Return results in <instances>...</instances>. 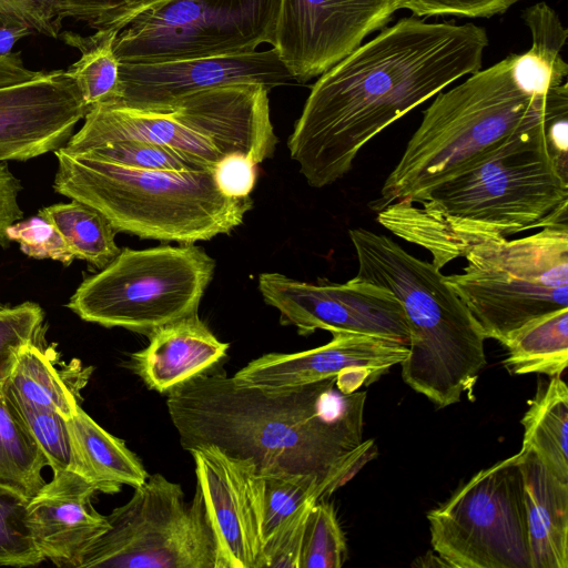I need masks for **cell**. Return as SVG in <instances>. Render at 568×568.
<instances>
[{"label": "cell", "mask_w": 568, "mask_h": 568, "mask_svg": "<svg viewBox=\"0 0 568 568\" xmlns=\"http://www.w3.org/2000/svg\"><path fill=\"white\" fill-rule=\"evenodd\" d=\"M544 113L447 180L384 206L378 223L440 270L479 244L568 222V181L549 154Z\"/></svg>", "instance_id": "3957f363"}, {"label": "cell", "mask_w": 568, "mask_h": 568, "mask_svg": "<svg viewBox=\"0 0 568 568\" xmlns=\"http://www.w3.org/2000/svg\"><path fill=\"white\" fill-rule=\"evenodd\" d=\"M281 0H168L122 29L114 53L123 63L245 54L273 47Z\"/></svg>", "instance_id": "7c38bea8"}, {"label": "cell", "mask_w": 568, "mask_h": 568, "mask_svg": "<svg viewBox=\"0 0 568 568\" xmlns=\"http://www.w3.org/2000/svg\"><path fill=\"white\" fill-rule=\"evenodd\" d=\"M520 0H403L400 9L417 17L453 14L468 18H490L506 12Z\"/></svg>", "instance_id": "60d3db41"}, {"label": "cell", "mask_w": 568, "mask_h": 568, "mask_svg": "<svg viewBox=\"0 0 568 568\" xmlns=\"http://www.w3.org/2000/svg\"><path fill=\"white\" fill-rule=\"evenodd\" d=\"M544 129L549 154L559 174L568 181V84L566 81L549 89L545 95Z\"/></svg>", "instance_id": "f35d334b"}, {"label": "cell", "mask_w": 568, "mask_h": 568, "mask_svg": "<svg viewBox=\"0 0 568 568\" xmlns=\"http://www.w3.org/2000/svg\"><path fill=\"white\" fill-rule=\"evenodd\" d=\"M505 347L503 364L511 375H561L568 364V310L530 322Z\"/></svg>", "instance_id": "484cf974"}, {"label": "cell", "mask_w": 568, "mask_h": 568, "mask_svg": "<svg viewBox=\"0 0 568 568\" xmlns=\"http://www.w3.org/2000/svg\"><path fill=\"white\" fill-rule=\"evenodd\" d=\"M3 384L10 400L43 452L53 474L72 471L84 478L68 419L54 410L27 402L6 382Z\"/></svg>", "instance_id": "f546056e"}, {"label": "cell", "mask_w": 568, "mask_h": 568, "mask_svg": "<svg viewBox=\"0 0 568 568\" xmlns=\"http://www.w3.org/2000/svg\"><path fill=\"white\" fill-rule=\"evenodd\" d=\"M0 26H27L57 39L61 20L55 14L54 0H0Z\"/></svg>", "instance_id": "ab89813d"}, {"label": "cell", "mask_w": 568, "mask_h": 568, "mask_svg": "<svg viewBox=\"0 0 568 568\" xmlns=\"http://www.w3.org/2000/svg\"><path fill=\"white\" fill-rule=\"evenodd\" d=\"M358 262L356 278L388 288L400 302L409 328L404 382L438 407L471 392L486 365L484 336L470 312L432 263L386 235L349 230Z\"/></svg>", "instance_id": "277c9868"}, {"label": "cell", "mask_w": 568, "mask_h": 568, "mask_svg": "<svg viewBox=\"0 0 568 568\" xmlns=\"http://www.w3.org/2000/svg\"><path fill=\"white\" fill-rule=\"evenodd\" d=\"M43 320V310L32 302L0 308V383L11 376L20 352L37 342Z\"/></svg>", "instance_id": "d590c367"}, {"label": "cell", "mask_w": 568, "mask_h": 568, "mask_svg": "<svg viewBox=\"0 0 568 568\" xmlns=\"http://www.w3.org/2000/svg\"><path fill=\"white\" fill-rule=\"evenodd\" d=\"M335 384L266 390L209 371L170 392L166 407L183 449L219 447L261 476H314L331 495L376 455L363 442L366 393L338 396Z\"/></svg>", "instance_id": "7a4b0ae2"}, {"label": "cell", "mask_w": 568, "mask_h": 568, "mask_svg": "<svg viewBox=\"0 0 568 568\" xmlns=\"http://www.w3.org/2000/svg\"><path fill=\"white\" fill-rule=\"evenodd\" d=\"M97 487L77 473L53 474L28 503V523L43 555L60 567H75L88 546L108 527L92 505Z\"/></svg>", "instance_id": "d6986e66"}, {"label": "cell", "mask_w": 568, "mask_h": 568, "mask_svg": "<svg viewBox=\"0 0 568 568\" xmlns=\"http://www.w3.org/2000/svg\"><path fill=\"white\" fill-rule=\"evenodd\" d=\"M32 32L27 26H0V55L11 54L14 43Z\"/></svg>", "instance_id": "f6af8a7d"}, {"label": "cell", "mask_w": 568, "mask_h": 568, "mask_svg": "<svg viewBox=\"0 0 568 568\" xmlns=\"http://www.w3.org/2000/svg\"><path fill=\"white\" fill-rule=\"evenodd\" d=\"M168 0H54L59 20L71 18L97 30L121 31L136 17Z\"/></svg>", "instance_id": "e575fe53"}, {"label": "cell", "mask_w": 568, "mask_h": 568, "mask_svg": "<svg viewBox=\"0 0 568 568\" xmlns=\"http://www.w3.org/2000/svg\"><path fill=\"white\" fill-rule=\"evenodd\" d=\"M268 92L263 85L242 83L193 92L156 108L99 104L88 111L63 149L81 153L133 140L176 150L211 169L233 153L260 164L273 156L278 142Z\"/></svg>", "instance_id": "52a82bcc"}, {"label": "cell", "mask_w": 568, "mask_h": 568, "mask_svg": "<svg viewBox=\"0 0 568 568\" xmlns=\"http://www.w3.org/2000/svg\"><path fill=\"white\" fill-rule=\"evenodd\" d=\"M264 302L282 325L307 336L317 329L381 336L408 344L409 328L398 298L386 287L353 277L346 283L302 282L275 272L258 275Z\"/></svg>", "instance_id": "4fadbf2b"}, {"label": "cell", "mask_w": 568, "mask_h": 568, "mask_svg": "<svg viewBox=\"0 0 568 568\" xmlns=\"http://www.w3.org/2000/svg\"><path fill=\"white\" fill-rule=\"evenodd\" d=\"M1 307H2V306L0 305V308H1Z\"/></svg>", "instance_id": "bcb514c9"}, {"label": "cell", "mask_w": 568, "mask_h": 568, "mask_svg": "<svg viewBox=\"0 0 568 568\" xmlns=\"http://www.w3.org/2000/svg\"><path fill=\"white\" fill-rule=\"evenodd\" d=\"M215 270L200 246L123 248L79 285L67 306L85 322L150 336L196 314Z\"/></svg>", "instance_id": "9c48e42d"}, {"label": "cell", "mask_w": 568, "mask_h": 568, "mask_svg": "<svg viewBox=\"0 0 568 568\" xmlns=\"http://www.w3.org/2000/svg\"><path fill=\"white\" fill-rule=\"evenodd\" d=\"M427 519L447 567L531 568L519 454L479 470Z\"/></svg>", "instance_id": "8fae6325"}, {"label": "cell", "mask_w": 568, "mask_h": 568, "mask_svg": "<svg viewBox=\"0 0 568 568\" xmlns=\"http://www.w3.org/2000/svg\"><path fill=\"white\" fill-rule=\"evenodd\" d=\"M57 193L103 214L116 232L145 240L194 244L240 226L253 200L229 197L212 170L173 172L108 162L87 154L54 151Z\"/></svg>", "instance_id": "5b68a950"}, {"label": "cell", "mask_w": 568, "mask_h": 568, "mask_svg": "<svg viewBox=\"0 0 568 568\" xmlns=\"http://www.w3.org/2000/svg\"><path fill=\"white\" fill-rule=\"evenodd\" d=\"M118 33L116 30H97L87 37L72 31L59 33L65 44L81 53L65 72L90 109L116 103L120 99V62L114 53Z\"/></svg>", "instance_id": "4316f807"}, {"label": "cell", "mask_w": 568, "mask_h": 568, "mask_svg": "<svg viewBox=\"0 0 568 568\" xmlns=\"http://www.w3.org/2000/svg\"><path fill=\"white\" fill-rule=\"evenodd\" d=\"M6 383L23 399L54 410L69 419L80 406L78 390L85 379H69L53 365L48 354L32 342L19 354Z\"/></svg>", "instance_id": "83f0119b"}, {"label": "cell", "mask_w": 568, "mask_h": 568, "mask_svg": "<svg viewBox=\"0 0 568 568\" xmlns=\"http://www.w3.org/2000/svg\"><path fill=\"white\" fill-rule=\"evenodd\" d=\"M84 478L98 491L116 493L122 485L141 486L149 477L124 442L103 429L79 406L68 419Z\"/></svg>", "instance_id": "7402d4cb"}, {"label": "cell", "mask_w": 568, "mask_h": 568, "mask_svg": "<svg viewBox=\"0 0 568 568\" xmlns=\"http://www.w3.org/2000/svg\"><path fill=\"white\" fill-rule=\"evenodd\" d=\"M42 71L28 69L19 53L0 55V88L21 83L39 77Z\"/></svg>", "instance_id": "ee69618b"}, {"label": "cell", "mask_w": 568, "mask_h": 568, "mask_svg": "<svg viewBox=\"0 0 568 568\" xmlns=\"http://www.w3.org/2000/svg\"><path fill=\"white\" fill-rule=\"evenodd\" d=\"M263 477V538L265 541L311 497L329 496L327 487L310 475Z\"/></svg>", "instance_id": "4dcf8cb0"}, {"label": "cell", "mask_w": 568, "mask_h": 568, "mask_svg": "<svg viewBox=\"0 0 568 568\" xmlns=\"http://www.w3.org/2000/svg\"><path fill=\"white\" fill-rule=\"evenodd\" d=\"M8 241H16L20 250L33 258H51L64 265L75 260L61 233L41 215L14 222L6 230Z\"/></svg>", "instance_id": "8d00e7d4"}, {"label": "cell", "mask_w": 568, "mask_h": 568, "mask_svg": "<svg viewBox=\"0 0 568 568\" xmlns=\"http://www.w3.org/2000/svg\"><path fill=\"white\" fill-rule=\"evenodd\" d=\"M521 424L519 452L532 453L554 475L568 483V387L560 375L539 383Z\"/></svg>", "instance_id": "603a6c76"}, {"label": "cell", "mask_w": 568, "mask_h": 568, "mask_svg": "<svg viewBox=\"0 0 568 568\" xmlns=\"http://www.w3.org/2000/svg\"><path fill=\"white\" fill-rule=\"evenodd\" d=\"M214 537L216 568H256L264 546L263 477L215 446L189 450Z\"/></svg>", "instance_id": "9a60e30c"}, {"label": "cell", "mask_w": 568, "mask_h": 568, "mask_svg": "<svg viewBox=\"0 0 568 568\" xmlns=\"http://www.w3.org/2000/svg\"><path fill=\"white\" fill-rule=\"evenodd\" d=\"M74 154H87L136 169L173 172L212 170L201 161L176 150L133 140L108 142Z\"/></svg>", "instance_id": "836d02e7"}, {"label": "cell", "mask_w": 568, "mask_h": 568, "mask_svg": "<svg viewBox=\"0 0 568 568\" xmlns=\"http://www.w3.org/2000/svg\"><path fill=\"white\" fill-rule=\"evenodd\" d=\"M256 165L241 153L225 155L212 169L214 183L225 196H250L256 183Z\"/></svg>", "instance_id": "b9f144b4"}, {"label": "cell", "mask_w": 568, "mask_h": 568, "mask_svg": "<svg viewBox=\"0 0 568 568\" xmlns=\"http://www.w3.org/2000/svg\"><path fill=\"white\" fill-rule=\"evenodd\" d=\"M487 45L474 23L404 18L321 74L287 142L307 184L342 179L375 135L480 70Z\"/></svg>", "instance_id": "6da1fadb"}, {"label": "cell", "mask_w": 568, "mask_h": 568, "mask_svg": "<svg viewBox=\"0 0 568 568\" xmlns=\"http://www.w3.org/2000/svg\"><path fill=\"white\" fill-rule=\"evenodd\" d=\"M4 383V382H3ZM0 383V486L28 500L44 486L48 460Z\"/></svg>", "instance_id": "d4e9b609"}, {"label": "cell", "mask_w": 568, "mask_h": 568, "mask_svg": "<svg viewBox=\"0 0 568 568\" xmlns=\"http://www.w3.org/2000/svg\"><path fill=\"white\" fill-rule=\"evenodd\" d=\"M523 19L531 33L532 44L527 52L515 54L513 75L521 90L542 95L562 84L568 74V64L560 53L568 30L546 2L528 7Z\"/></svg>", "instance_id": "cb8c5ba5"}, {"label": "cell", "mask_w": 568, "mask_h": 568, "mask_svg": "<svg viewBox=\"0 0 568 568\" xmlns=\"http://www.w3.org/2000/svg\"><path fill=\"white\" fill-rule=\"evenodd\" d=\"M29 500L0 486V566L27 567L45 560L28 523Z\"/></svg>", "instance_id": "1f68e13d"}, {"label": "cell", "mask_w": 568, "mask_h": 568, "mask_svg": "<svg viewBox=\"0 0 568 568\" xmlns=\"http://www.w3.org/2000/svg\"><path fill=\"white\" fill-rule=\"evenodd\" d=\"M320 500L311 497L265 541L256 568H300L308 514Z\"/></svg>", "instance_id": "74e56055"}, {"label": "cell", "mask_w": 568, "mask_h": 568, "mask_svg": "<svg viewBox=\"0 0 568 568\" xmlns=\"http://www.w3.org/2000/svg\"><path fill=\"white\" fill-rule=\"evenodd\" d=\"M531 568H568V483L532 453H518Z\"/></svg>", "instance_id": "44dd1931"}, {"label": "cell", "mask_w": 568, "mask_h": 568, "mask_svg": "<svg viewBox=\"0 0 568 568\" xmlns=\"http://www.w3.org/2000/svg\"><path fill=\"white\" fill-rule=\"evenodd\" d=\"M20 190L19 180L6 164L0 163V245L8 242L7 227L23 215L18 202Z\"/></svg>", "instance_id": "7bdbcfd3"}, {"label": "cell", "mask_w": 568, "mask_h": 568, "mask_svg": "<svg viewBox=\"0 0 568 568\" xmlns=\"http://www.w3.org/2000/svg\"><path fill=\"white\" fill-rule=\"evenodd\" d=\"M346 554L345 535L333 504L317 500L308 514L300 568H339Z\"/></svg>", "instance_id": "d6a6232c"}, {"label": "cell", "mask_w": 568, "mask_h": 568, "mask_svg": "<svg viewBox=\"0 0 568 568\" xmlns=\"http://www.w3.org/2000/svg\"><path fill=\"white\" fill-rule=\"evenodd\" d=\"M108 529L77 568H216L214 537L200 491L187 503L182 487L149 475L129 501L106 515Z\"/></svg>", "instance_id": "30bf717a"}, {"label": "cell", "mask_w": 568, "mask_h": 568, "mask_svg": "<svg viewBox=\"0 0 568 568\" xmlns=\"http://www.w3.org/2000/svg\"><path fill=\"white\" fill-rule=\"evenodd\" d=\"M38 214L55 226L75 258L97 268L106 266L121 251L115 243L118 232L110 221L84 203H58L42 207Z\"/></svg>", "instance_id": "f1b7e54d"}, {"label": "cell", "mask_w": 568, "mask_h": 568, "mask_svg": "<svg viewBox=\"0 0 568 568\" xmlns=\"http://www.w3.org/2000/svg\"><path fill=\"white\" fill-rule=\"evenodd\" d=\"M293 81L294 78L273 47L245 54L154 63L120 62V99L116 103L149 109L219 87L250 83L263 85L271 91Z\"/></svg>", "instance_id": "e0dca14e"}, {"label": "cell", "mask_w": 568, "mask_h": 568, "mask_svg": "<svg viewBox=\"0 0 568 568\" xmlns=\"http://www.w3.org/2000/svg\"><path fill=\"white\" fill-rule=\"evenodd\" d=\"M89 110L65 70L0 88V163L64 146Z\"/></svg>", "instance_id": "ac0fdd59"}, {"label": "cell", "mask_w": 568, "mask_h": 568, "mask_svg": "<svg viewBox=\"0 0 568 568\" xmlns=\"http://www.w3.org/2000/svg\"><path fill=\"white\" fill-rule=\"evenodd\" d=\"M403 0H281L275 41L297 82L320 77L385 28Z\"/></svg>", "instance_id": "5bb4252c"}, {"label": "cell", "mask_w": 568, "mask_h": 568, "mask_svg": "<svg viewBox=\"0 0 568 568\" xmlns=\"http://www.w3.org/2000/svg\"><path fill=\"white\" fill-rule=\"evenodd\" d=\"M227 349L196 313L153 332L148 346L131 355L130 366L150 389L169 394L211 371Z\"/></svg>", "instance_id": "ffe728a7"}, {"label": "cell", "mask_w": 568, "mask_h": 568, "mask_svg": "<svg viewBox=\"0 0 568 568\" xmlns=\"http://www.w3.org/2000/svg\"><path fill=\"white\" fill-rule=\"evenodd\" d=\"M465 258L464 272L445 282L486 338L506 346L530 322L568 310V222L479 244Z\"/></svg>", "instance_id": "ba28073f"}, {"label": "cell", "mask_w": 568, "mask_h": 568, "mask_svg": "<svg viewBox=\"0 0 568 568\" xmlns=\"http://www.w3.org/2000/svg\"><path fill=\"white\" fill-rule=\"evenodd\" d=\"M515 54L438 92L372 204L410 200L468 166L544 113L545 94L521 90Z\"/></svg>", "instance_id": "8992f818"}, {"label": "cell", "mask_w": 568, "mask_h": 568, "mask_svg": "<svg viewBox=\"0 0 568 568\" xmlns=\"http://www.w3.org/2000/svg\"><path fill=\"white\" fill-rule=\"evenodd\" d=\"M325 345L297 353L264 354L237 371V385L266 390L290 389L335 378L342 394L371 384L402 364L408 346L381 336L335 333Z\"/></svg>", "instance_id": "2e32d148"}]
</instances>
